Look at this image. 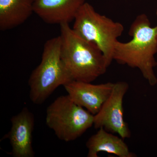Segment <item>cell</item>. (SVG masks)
Here are the masks:
<instances>
[{"label": "cell", "mask_w": 157, "mask_h": 157, "mask_svg": "<svg viewBox=\"0 0 157 157\" xmlns=\"http://www.w3.org/2000/svg\"><path fill=\"white\" fill-rule=\"evenodd\" d=\"M129 89L126 82H114L110 95L99 112L94 115L95 128H104L107 132L117 134L123 138L131 137L128 125L124 118L123 99Z\"/></svg>", "instance_id": "obj_6"}, {"label": "cell", "mask_w": 157, "mask_h": 157, "mask_svg": "<svg viewBox=\"0 0 157 157\" xmlns=\"http://www.w3.org/2000/svg\"><path fill=\"white\" fill-rule=\"evenodd\" d=\"M94 115L76 104L70 96L58 97L47 107L45 122L60 140L70 142L94 126Z\"/></svg>", "instance_id": "obj_5"}, {"label": "cell", "mask_w": 157, "mask_h": 157, "mask_svg": "<svg viewBox=\"0 0 157 157\" xmlns=\"http://www.w3.org/2000/svg\"><path fill=\"white\" fill-rule=\"evenodd\" d=\"M124 139L113 135L104 128L98 129L96 134L92 135L86 143L88 157H98L99 153H108L119 157H135V154L129 150Z\"/></svg>", "instance_id": "obj_10"}, {"label": "cell", "mask_w": 157, "mask_h": 157, "mask_svg": "<svg viewBox=\"0 0 157 157\" xmlns=\"http://www.w3.org/2000/svg\"><path fill=\"white\" fill-rule=\"evenodd\" d=\"M11 128L4 138H8L14 157H33V133L35 125L33 113L27 107L11 117Z\"/></svg>", "instance_id": "obj_7"}, {"label": "cell", "mask_w": 157, "mask_h": 157, "mask_svg": "<svg viewBox=\"0 0 157 157\" xmlns=\"http://www.w3.org/2000/svg\"><path fill=\"white\" fill-rule=\"evenodd\" d=\"M61 44L59 36L45 42L41 61L29 78V98L34 104H42L58 87L73 81L62 59Z\"/></svg>", "instance_id": "obj_3"}, {"label": "cell", "mask_w": 157, "mask_h": 157, "mask_svg": "<svg viewBox=\"0 0 157 157\" xmlns=\"http://www.w3.org/2000/svg\"><path fill=\"white\" fill-rule=\"evenodd\" d=\"M86 0H34V13L48 24L70 23Z\"/></svg>", "instance_id": "obj_9"}, {"label": "cell", "mask_w": 157, "mask_h": 157, "mask_svg": "<svg viewBox=\"0 0 157 157\" xmlns=\"http://www.w3.org/2000/svg\"><path fill=\"white\" fill-rule=\"evenodd\" d=\"M132 40L127 42L118 41L114 46L113 60L140 70L150 85L157 84L154 69L157 66L155 56L157 53L155 27H152L145 14H140L130 27Z\"/></svg>", "instance_id": "obj_1"}, {"label": "cell", "mask_w": 157, "mask_h": 157, "mask_svg": "<svg viewBox=\"0 0 157 157\" xmlns=\"http://www.w3.org/2000/svg\"><path fill=\"white\" fill-rule=\"evenodd\" d=\"M34 0H0V30L21 25L34 12Z\"/></svg>", "instance_id": "obj_11"}, {"label": "cell", "mask_w": 157, "mask_h": 157, "mask_svg": "<svg viewBox=\"0 0 157 157\" xmlns=\"http://www.w3.org/2000/svg\"><path fill=\"white\" fill-rule=\"evenodd\" d=\"M72 28L82 38L95 44L103 52L108 66L111 64L114 46L124 31L122 24L99 14L86 2L76 14Z\"/></svg>", "instance_id": "obj_4"}, {"label": "cell", "mask_w": 157, "mask_h": 157, "mask_svg": "<svg viewBox=\"0 0 157 157\" xmlns=\"http://www.w3.org/2000/svg\"><path fill=\"white\" fill-rule=\"evenodd\" d=\"M155 27L156 29V36L157 37V25Z\"/></svg>", "instance_id": "obj_12"}, {"label": "cell", "mask_w": 157, "mask_h": 157, "mask_svg": "<svg viewBox=\"0 0 157 157\" xmlns=\"http://www.w3.org/2000/svg\"><path fill=\"white\" fill-rule=\"evenodd\" d=\"M156 15H157V11H156Z\"/></svg>", "instance_id": "obj_13"}, {"label": "cell", "mask_w": 157, "mask_h": 157, "mask_svg": "<svg viewBox=\"0 0 157 157\" xmlns=\"http://www.w3.org/2000/svg\"><path fill=\"white\" fill-rule=\"evenodd\" d=\"M114 85V82L93 84L73 80L63 86L76 104L94 115L110 95Z\"/></svg>", "instance_id": "obj_8"}, {"label": "cell", "mask_w": 157, "mask_h": 157, "mask_svg": "<svg viewBox=\"0 0 157 157\" xmlns=\"http://www.w3.org/2000/svg\"><path fill=\"white\" fill-rule=\"evenodd\" d=\"M61 56L73 80L91 82L106 73V58L98 46L76 33L69 23L60 25Z\"/></svg>", "instance_id": "obj_2"}]
</instances>
